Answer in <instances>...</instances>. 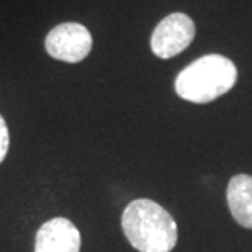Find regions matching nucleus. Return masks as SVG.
I'll use <instances>...</instances> for the list:
<instances>
[{
    "instance_id": "obj_1",
    "label": "nucleus",
    "mask_w": 252,
    "mask_h": 252,
    "mask_svg": "<svg viewBox=\"0 0 252 252\" xmlns=\"http://www.w3.org/2000/svg\"><path fill=\"white\" fill-rule=\"evenodd\" d=\"M122 228L129 244L139 252H170L179 239L172 215L149 198L133 200L126 206Z\"/></svg>"
},
{
    "instance_id": "obj_2",
    "label": "nucleus",
    "mask_w": 252,
    "mask_h": 252,
    "mask_svg": "<svg viewBox=\"0 0 252 252\" xmlns=\"http://www.w3.org/2000/svg\"><path fill=\"white\" fill-rule=\"evenodd\" d=\"M238 80V69L221 54H206L189 64L175 79V92L193 103L213 102L229 92Z\"/></svg>"
},
{
    "instance_id": "obj_3",
    "label": "nucleus",
    "mask_w": 252,
    "mask_h": 252,
    "mask_svg": "<svg viewBox=\"0 0 252 252\" xmlns=\"http://www.w3.org/2000/svg\"><path fill=\"white\" fill-rule=\"evenodd\" d=\"M92 46L94 39L87 27L72 22L54 27L44 39V48L49 56L69 64L84 61L92 51Z\"/></svg>"
},
{
    "instance_id": "obj_4",
    "label": "nucleus",
    "mask_w": 252,
    "mask_h": 252,
    "mask_svg": "<svg viewBox=\"0 0 252 252\" xmlns=\"http://www.w3.org/2000/svg\"><path fill=\"white\" fill-rule=\"evenodd\" d=\"M195 38V23L189 15L174 12L158 23L151 36V49L160 59H170L185 51Z\"/></svg>"
},
{
    "instance_id": "obj_5",
    "label": "nucleus",
    "mask_w": 252,
    "mask_h": 252,
    "mask_svg": "<svg viewBox=\"0 0 252 252\" xmlns=\"http://www.w3.org/2000/svg\"><path fill=\"white\" fill-rule=\"evenodd\" d=\"M80 233L72 221L63 216L46 221L38 229L34 252H80Z\"/></svg>"
},
{
    "instance_id": "obj_6",
    "label": "nucleus",
    "mask_w": 252,
    "mask_h": 252,
    "mask_svg": "<svg viewBox=\"0 0 252 252\" xmlns=\"http://www.w3.org/2000/svg\"><path fill=\"white\" fill-rule=\"evenodd\" d=\"M228 206L241 226L252 229V175L238 174L228 184Z\"/></svg>"
},
{
    "instance_id": "obj_7",
    "label": "nucleus",
    "mask_w": 252,
    "mask_h": 252,
    "mask_svg": "<svg viewBox=\"0 0 252 252\" xmlns=\"http://www.w3.org/2000/svg\"><path fill=\"white\" fill-rule=\"evenodd\" d=\"M10 148V133H8V126L5 123L3 117L0 115V164L3 162L5 158L8 154Z\"/></svg>"
}]
</instances>
